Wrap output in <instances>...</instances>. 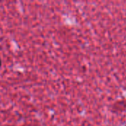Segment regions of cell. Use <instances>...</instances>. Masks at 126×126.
<instances>
[{
	"label": "cell",
	"instance_id": "1",
	"mask_svg": "<svg viewBox=\"0 0 126 126\" xmlns=\"http://www.w3.org/2000/svg\"><path fill=\"white\" fill-rule=\"evenodd\" d=\"M1 66V58H0V67Z\"/></svg>",
	"mask_w": 126,
	"mask_h": 126
}]
</instances>
